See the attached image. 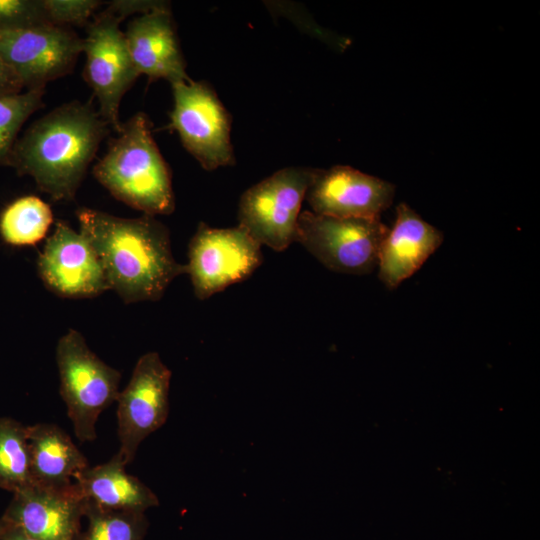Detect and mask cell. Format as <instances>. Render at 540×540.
<instances>
[{
	"label": "cell",
	"mask_w": 540,
	"mask_h": 540,
	"mask_svg": "<svg viewBox=\"0 0 540 540\" xmlns=\"http://www.w3.org/2000/svg\"><path fill=\"white\" fill-rule=\"evenodd\" d=\"M8 526L9 524L3 518H0V539L7 530Z\"/></svg>",
	"instance_id": "28"
},
{
	"label": "cell",
	"mask_w": 540,
	"mask_h": 540,
	"mask_svg": "<svg viewBox=\"0 0 540 540\" xmlns=\"http://www.w3.org/2000/svg\"><path fill=\"white\" fill-rule=\"evenodd\" d=\"M172 86L173 109L169 128L205 170L233 165L231 121L212 88L203 81Z\"/></svg>",
	"instance_id": "7"
},
{
	"label": "cell",
	"mask_w": 540,
	"mask_h": 540,
	"mask_svg": "<svg viewBox=\"0 0 540 540\" xmlns=\"http://www.w3.org/2000/svg\"><path fill=\"white\" fill-rule=\"evenodd\" d=\"M83 52V39L71 27L42 26L0 31V59L26 90L70 74Z\"/></svg>",
	"instance_id": "10"
},
{
	"label": "cell",
	"mask_w": 540,
	"mask_h": 540,
	"mask_svg": "<svg viewBox=\"0 0 540 540\" xmlns=\"http://www.w3.org/2000/svg\"><path fill=\"white\" fill-rule=\"evenodd\" d=\"M124 34L139 75L144 74L151 80L165 79L171 85L191 80L169 8L132 19Z\"/></svg>",
	"instance_id": "15"
},
{
	"label": "cell",
	"mask_w": 540,
	"mask_h": 540,
	"mask_svg": "<svg viewBox=\"0 0 540 540\" xmlns=\"http://www.w3.org/2000/svg\"><path fill=\"white\" fill-rule=\"evenodd\" d=\"M93 175L115 199L145 215H168L175 209L170 169L143 112L122 124Z\"/></svg>",
	"instance_id": "3"
},
{
	"label": "cell",
	"mask_w": 540,
	"mask_h": 540,
	"mask_svg": "<svg viewBox=\"0 0 540 540\" xmlns=\"http://www.w3.org/2000/svg\"><path fill=\"white\" fill-rule=\"evenodd\" d=\"M85 506L75 482L62 487L33 483L13 493L2 518L37 540H75Z\"/></svg>",
	"instance_id": "13"
},
{
	"label": "cell",
	"mask_w": 540,
	"mask_h": 540,
	"mask_svg": "<svg viewBox=\"0 0 540 540\" xmlns=\"http://www.w3.org/2000/svg\"><path fill=\"white\" fill-rule=\"evenodd\" d=\"M388 227L380 218H338L300 213L296 241L329 270L363 275L378 265Z\"/></svg>",
	"instance_id": "6"
},
{
	"label": "cell",
	"mask_w": 540,
	"mask_h": 540,
	"mask_svg": "<svg viewBox=\"0 0 540 540\" xmlns=\"http://www.w3.org/2000/svg\"><path fill=\"white\" fill-rule=\"evenodd\" d=\"M45 89L0 94V165L9 166L12 149L26 120L43 107Z\"/></svg>",
	"instance_id": "22"
},
{
	"label": "cell",
	"mask_w": 540,
	"mask_h": 540,
	"mask_svg": "<svg viewBox=\"0 0 540 540\" xmlns=\"http://www.w3.org/2000/svg\"><path fill=\"white\" fill-rule=\"evenodd\" d=\"M161 8H169V4L164 1L116 0L109 2L106 10L123 20L133 13L142 15Z\"/></svg>",
	"instance_id": "25"
},
{
	"label": "cell",
	"mask_w": 540,
	"mask_h": 540,
	"mask_svg": "<svg viewBox=\"0 0 540 540\" xmlns=\"http://www.w3.org/2000/svg\"><path fill=\"white\" fill-rule=\"evenodd\" d=\"M23 85L14 72L0 59V94L19 93Z\"/></svg>",
	"instance_id": "26"
},
{
	"label": "cell",
	"mask_w": 540,
	"mask_h": 540,
	"mask_svg": "<svg viewBox=\"0 0 540 540\" xmlns=\"http://www.w3.org/2000/svg\"><path fill=\"white\" fill-rule=\"evenodd\" d=\"M118 451L108 462L88 467L74 476L84 498L101 507L145 512L159 505L156 494L137 477L126 472Z\"/></svg>",
	"instance_id": "17"
},
{
	"label": "cell",
	"mask_w": 540,
	"mask_h": 540,
	"mask_svg": "<svg viewBox=\"0 0 540 540\" xmlns=\"http://www.w3.org/2000/svg\"><path fill=\"white\" fill-rule=\"evenodd\" d=\"M263 262L261 244L241 226L201 222L188 245L187 273L199 300L249 278Z\"/></svg>",
	"instance_id": "8"
},
{
	"label": "cell",
	"mask_w": 540,
	"mask_h": 540,
	"mask_svg": "<svg viewBox=\"0 0 540 540\" xmlns=\"http://www.w3.org/2000/svg\"><path fill=\"white\" fill-rule=\"evenodd\" d=\"M52 26L44 0H0V31H18Z\"/></svg>",
	"instance_id": "23"
},
{
	"label": "cell",
	"mask_w": 540,
	"mask_h": 540,
	"mask_svg": "<svg viewBox=\"0 0 540 540\" xmlns=\"http://www.w3.org/2000/svg\"><path fill=\"white\" fill-rule=\"evenodd\" d=\"M443 233L426 222L408 204L400 203L396 218L382 240L378 277L390 290L415 274L441 246Z\"/></svg>",
	"instance_id": "16"
},
{
	"label": "cell",
	"mask_w": 540,
	"mask_h": 540,
	"mask_svg": "<svg viewBox=\"0 0 540 540\" xmlns=\"http://www.w3.org/2000/svg\"><path fill=\"white\" fill-rule=\"evenodd\" d=\"M45 287L63 298H93L109 290L102 265L89 241L58 220L37 260Z\"/></svg>",
	"instance_id": "12"
},
{
	"label": "cell",
	"mask_w": 540,
	"mask_h": 540,
	"mask_svg": "<svg viewBox=\"0 0 540 540\" xmlns=\"http://www.w3.org/2000/svg\"><path fill=\"white\" fill-rule=\"evenodd\" d=\"M32 484L27 426L0 417V488L16 493Z\"/></svg>",
	"instance_id": "20"
},
{
	"label": "cell",
	"mask_w": 540,
	"mask_h": 540,
	"mask_svg": "<svg viewBox=\"0 0 540 540\" xmlns=\"http://www.w3.org/2000/svg\"><path fill=\"white\" fill-rule=\"evenodd\" d=\"M0 540H37V539L28 535L22 529L11 526L9 524L7 530L5 531V533L3 534Z\"/></svg>",
	"instance_id": "27"
},
{
	"label": "cell",
	"mask_w": 540,
	"mask_h": 540,
	"mask_svg": "<svg viewBox=\"0 0 540 540\" xmlns=\"http://www.w3.org/2000/svg\"><path fill=\"white\" fill-rule=\"evenodd\" d=\"M76 216L109 290L125 303L158 301L176 277L187 273L186 264L173 256L168 228L154 216L121 218L86 207Z\"/></svg>",
	"instance_id": "1"
},
{
	"label": "cell",
	"mask_w": 540,
	"mask_h": 540,
	"mask_svg": "<svg viewBox=\"0 0 540 540\" xmlns=\"http://www.w3.org/2000/svg\"><path fill=\"white\" fill-rule=\"evenodd\" d=\"M56 361L60 394L75 435L81 442L93 441L99 415L117 399L121 374L92 352L75 329L59 339Z\"/></svg>",
	"instance_id": "4"
},
{
	"label": "cell",
	"mask_w": 540,
	"mask_h": 540,
	"mask_svg": "<svg viewBox=\"0 0 540 540\" xmlns=\"http://www.w3.org/2000/svg\"><path fill=\"white\" fill-rule=\"evenodd\" d=\"M49 204L37 196L19 197L0 212V237L11 246H34L53 223Z\"/></svg>",
	"instance_id": "19"
},
{
	"label": "cell",
	"mask_w": 540,
	"mask_h": 540,
	"mask_svg": "<svg viewBox=\"0 0 540 540\" xmlns=\"http://www.w3.org/2000/svg\"><path fill=\"white\" fill-rule=\"evenodd\" d=\"M317 171L290 166L248 188L239 200L238 225L261 246L287 249L296 241L302 202Z\"/></svg>",
	"instance_id": "5"
},
{
	"label": "cell",
	"mask_w": 540,
	"mask_h": 540,
	"mask_svg": "<svg viewBox=\"0 0 540 540\" xmlns=\"http://www.w3.org/2000/svg\"><path fill=\"white\" fill-rule=\"evenodd\" d=\"M395 186L350 166L318 169L305 198L312 212L338 218H380L393 202Z\"/></svg>",
	"instance_id": "14"
},
{
	"label": "cell",
	"mask_w": 540,
	"mask_h": 540,
	"mask_svg": "<svg viewBox=\"0 0 540 540\" xmlns=\"http://www.w3.org/2000/svg\"><path fill=\"white\" fill-rule=\"evenodd\" d=\"M87 529L75 540H144L149 522L144 512L101 507L86 500Z\"/></svg>",
	"instance_id": "21"
},
{
	"label": "cell",
	"mask_w": 540,
	"mask_h": 540,
	"mask_svg": "<svg viewBox=\"0 0 540 540\" xmlns=\"http://www.w3.org/2000/svg\"><path fill=\"white\" fill-rule=\"evenodd\" d=\"M109 128L90 101L64 103L17 139L9 166L32 177L53 201H71Z\"/></svg>",
	"instance_id": "2"
},
{
	"label": "cell",
	"mask_w": 540,
	"mask_h": 540,
	"mask_svg": "<svg viewBox=\"0 0 540 540\" xmlns=\"http://www.w3.org/2000/svg\"><path fill=\"white\" fill-rule=\"evenodd\" d=\"M102 5L98 0H44V7L52 26L84 25Z\"/></svg>",
	"instance_id": "24"
},
{
	"label": "cell",
	"mask_w": 540,
	"mask_h": 540,
	"mask_svg": "<svg viewBox=\"0 0 540 540\" xmlns=\"http://www.w3.org/2000/svg\"><path fill=\"white\" fill-rule=\"evenodd\" d=\"M33 483L62 487L89 467L88 460L59 426L38 423L27 426Z\"/></svg>",
	"instance_id": "18"
},
{
	"label": "cell",
	"mask_w": 540,
	"mask_h": 540,
	"mask_svg": "<svg viewBox=\"0 0 540 540\" xmlns=\"http://www.w3.org/2000/svg\"><path fill=\"white\" fill-rule=\"evenodd\" d=\"M121 21L104 9L88 24L83 39L86 55L83 77L97 98L100 116L117 133L122 126L121 100L139 76L119 26Z\"/></svg>",
	"instance_id": "9"
},
{
	"label": "cell",
	"mask_w": 540,
	"mask_h": 540,
	"mask_svg": "<svg viewBox=\"0 0 540 540\" xmlns=\"http://www.w3.org/2000/svg\"><path fill=\"white\" fill-rule=\"evenodd\" d=\"M172 373L157 352L142 355L129 383L117 396L119 452L126 464L134 460L141 442L163 426L169 414Z\"/></svg>",
	"instance_id": "11"
}]
</instances>
